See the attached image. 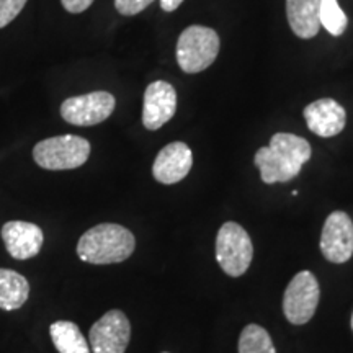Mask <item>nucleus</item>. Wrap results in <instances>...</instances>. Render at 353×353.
<instances>
[{"label": "nucleus", "mask_w": 353, "mask_h": 353, "mask_svg": "<svg viewBox=\"0 0 353 353\" xmlns=\"http://www.w3.org/2000/svg\"><path fill=\"white\" fill-rule=\"evenodd\" d=\"M311 154V144L301 136L276 132L272 136L270 144L255 152L254 164L259 167L263 183H285L299 175Z\"/></svg>", "instance_id": "obj_1"}, {"label": "nucleus", "mask_w": 353, "mask_h": 353, "mask_svg": "<svg viewBox=\"0 0 353 353\" xmlns=\"http://www.w3.org/2000/svg\"><path fill=\"white\" fill-rule=\"evenodd\" d=\"M136 239L121 224L103 223L83 232L77 242V255L82 262L94 265L121 263L134 252Z\"/></svg>", "instance_id": "obj_2"}, {"label": "nucleus", "mask_w": 353, "mask_h": 353, "mask_svg": "<svg viewBox=\"0 0 353 353\" xmlns=\"http://www.w3.org/2000/svg\"><path fill=\"white\" fill-rule=\"evenodd\" d=\"M219 37L213 28L192 25L183 30L176 43V63L187 74L208 69L219 54Z\"/></svg>", "instance_id": "obj_3"}, {"label": "nucleus", "mask_w": 353, "mask_h": 353, "mask_svg": "<svg viewBox=\"0 0 353 353\" xmlns=\"http://www.w3.org/2000/svg\"><path fill=\"white\" fill-rule=\"evenodd\" d=\"M90 156V143L74 134L54 136L39 141L33 148L34 162L46 170H72L85 164Z\"/></svg>", "instance_id": "obj_4"}, {"label": "nucleus", "mask_w": 353, "mask_h": 353, "mask_svg": "<svg viewBox=\"0 0 353 353\" xmlns=\"http://www.w3.org/2000/svg\"><path fill=\"white\" fill-rule=\"evenodd\" d=\"M254 257L252 239L241 224L228 221L216 237V260L229 276H241L249 270Z\"/></svg>", "instance_id": "obj_5"}, {"label": "nucleus", "mask_w": 353, "mask_h": 353, "mask_svg": "<svg viewBox=\"0 0 353 353\" xmlns=\"http://www.w3.org/2000/svg\"><path fill=\"white\" fill-rule=\"evenodd\" d=\"M319 296L321 290L317 278L307 270L299 272L285 290L283 312L286 319L294 325L306 324L314 316Z\"/></svg>", "instance_id": "obj_6"}, {"label": "nucleus", "mask_w": 353, "mask_h": 353, "mask_svg": "<svg viewBox=\"0 0 353 353\" xmlns=\"http://www.w3.org/2000/svg\"><path fill=\"white\" fill-rule=\"evenodd\" d=\"M117 100L110 92H92V94L70 97L61 105V117L74 126H95L112 117Z\"/></svg>", "instance_id": "obj_7"}, {"label": "nucleus", "mask_w": 353, "mask_h": 353, "mask_svg": "<svg viewBox=\"0 0 353 353\" xmlns=\"http://www.w3.org/2000/svg\"><path fill=\"white\" fill-rule=\"evenodd\" d=\"M131 339V324L120 309L105 312L90 327L92 353H125Z\"/></svg>", "instance_id": "obj_8"}, {"label": "nucleus", "mask_w": 353, "mask_h": 353, "mask_svg": "<svg viewBox=\"0 0 353 353\" xmlns=\"http://www.w3.org/2000/svg\"><path fill=\"white\" fill-rule=\"evenodd\" d=\"M321 252L332 263H345L353 255V221L343 211H334L325 219L321 236Z\"/></svg>", "instance_id": "obj_9"}, {"label": "nucleus", "mask_w": 353, "mask_h": 353, "mask_svg": "<svg viewBox=\"0 0 353 353\" xmlns=\"http://www.w3.org/2000/svg\"><path fill=\"white\" fill-rule=\"evenodd\" d=\"M176 112V92L165 81L149 83L144 92L143 125L145 130H161L169 123Z\"/></svg>", "instance_id": "obj_10"}, {"label": "nucleus", "mask_w": 353, "mask_h": 353, "mask_svg": "<svg viewBox=\"0 0 353 353\" xmlns=\"http://www.w3.org/2000/svg\"><path fill=\"white\" fill-rule=\"evenodd\" d=\"M193 165L192 149L185 143L175 141L167 144L161 152L157 154L152 165V175L159 183L174 185L182 182L190 174Z\"/></svg>", "instance_id": "obj_11"}, {"label": "nucleus", "mask_w": 353, "mask_h": 353, "mask_svg": "<svg viewBox=\"0 0 353 353\" xmlns=\"http://www.w3.org/2000/svg\"><path fill=\"white\" fill-rule=\"evenodd\" d=\"M2 239L7 252L15 260L37 257L43 247L41 228L26 221H8L2 228Z\"/></svg>", "instance_id": "obj_12"}, {"label": "nucleus", "mask_w": 353, "mask_h": 353, "mask_svg": "<svg viewBox=\"0 0 353 353\" xmlns=\"http://www.w3.org/2000/svg\"><path fill=\"white\" fill-rule=\"evenodd\" d=\"M304 120L309 130L321 138H334L341 134L347 125V112L339 101L321 99L304 108Z\"/></svg>", "instance_id": "obj_13"}, {"label": "nucleus", "mask_w": 353, "mask_h": 353, "mask_svg": "<svg viewBox=\"0 0 353 353\" xmlns=\"http://www.w3.org/2000/svg\"><path fill=\"white\" fill-rule=\"evenodd\" d=\"M321 0H286V17L298 38L311 39L319 33Z\"/></svg>", "instance_id": "obj_14"}, {"label": "nucleus", "mask_w": 353, "mask_h": 353, "mask_svg": "<svg viewBox=\"0 0 353 353\" xmlns=\"http://www.w3.org/2000/svg\"><path fill=\"white\" fill-rule=\"evenodd\" d=\"M30 296V283L19 272L0 268V309L15 311Z\"/></svg>", "instance_id": "obj_15"}, {"label": "nucleus", "mask_w": 353, "mask_h": 353, "mask_svg": "<svg viewBox=\"0 0 353 353\" xmlns=\"http://www.w3.org/2000/svg\"><path fill=\"white\" fill-rule=\"evenodd\" d=\"M50 335L59 353H90V345L74 322L56 321L51 324Z\"/></svg>", "instance_id": "obj_16"}, {"label": "nucleus", "mask_w": 353, "mask_h": 353, "mask_svg": "<svg viewBox=\"0 0 353 353\" xmlns=\"http://www.w3.org/2000/svg\"><path fill=\"white\" fill-rule=\"evenodd\" d=\"M239 353H276V348L267 330L257 324H249L239 337Z\"/></svg>", "instance_id": "obj_17"}, {"label": "nucleus", "mask_w": 353, "mask_h": 353, "mask_svg": "<svg viewBox=\"0 0 353 353\" xmlns=\"http://www.w3.org/2000/svg\"><path fill=\"white\" fill-rule=\"evenodd\" d=\"M319 23L332 37H341V34L345 33L348 19L345 12L339 6L337 0H321Z\"/></svg>", "instance_id": "obj_18"}, {"label": "nucleus", "mask_w": 353, "mask_h": 353, "mask_svg": "<svg viewBox=\"0 0 353 353\" xmlns=\"http://www.w3.org/2000/svg\"><path fill=\"white\" fill-rule=\"evenodd\" d=\"M26 2L28 0H0V28L10 25L23 10Z\"/></svg>", "instance_id": "obj_19"}, {"label": "nucleus", "mask_w": 353, "mask_h": 353, "mask_svg": "<svg viewBox=\"0 0 353 353\" xmlns=\"http://www.w3.org/2000/svg\"><path fill=\"white\" fill-rule=\"evenodd\" d=\"M152 2L154 0H114V7L121 15L132 17L148 8Z\"/></svg>", "instance_id": "obj_20"}, {"label": "nucleus", "mask_w": 353, "mask_h": 353, "mask_svg": "<svg viewBox=\"0 0 353 353\" xmlns=\"http://www.w3.org/2000/svg\"><path fill=\"white\" fill-rule=\"evenodd\" d=\"M65 12L69 13H82L94 3V0H61Z\"/></svg>", "instance_id": "obj_21"}, {"label": "nucleus", "mask_w": 353, "mask_h": 353, "mask_svg": "<svg viewBox=\"0 0 353 353\" xmlns=\"http://www.w3.org/2000/svg\"><path fill=\"white\" fill-rule=\"evenodd\" d=\"M183 0H161V8L164 12H174L182 6Z\"/></svg>", "instance_id": "obj_22"}, {"label": "nucleus", "mask_w": 353, "mask_h": 353, "mask_svg": "<svg viewBox=\"0 0 353 353\" xmlns=\"http://www.w3.org/2000/svg\"><path fill=\"white\" fill-rule=\"evenodd\" d=\"M352 330H353V314H352Z\"/></svg>", "instance_id": "obj_23"}, {"label": "nucleus", "mask_w": 353, "mask_h": 353, "mask_svg": "<svg viewBox=\"0 0 353 353\" xmlns=\"http://www.w3.org/2000/svg\"><path fill=\"white\" fill-rule=\"evenodd\" d=\"M164 353H167V352H164Z\"/></svg>", "instance_id": "obj_24"}]
</instances>
